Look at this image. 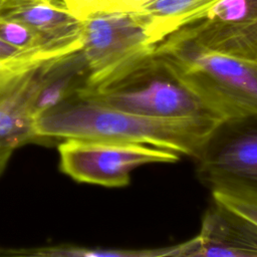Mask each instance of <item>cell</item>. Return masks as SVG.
<instances>
[{"label": "cell", "instance_id": "obj_1", "mask_svg": "<svg viewBox=\"0 0 257 257\" xmlns=\"http://www.w3.org/2000/svg\"><path fill=\"white\" fill-rule=\"evenodd\" d=\"M221 122L147 117L74 95L37 116L33 130L35 138L140 143L197 159Z\"/></svg>", "mask_w": 257, "mask_h": 257}, {"label": "cell", "instance_id": "obj_2", "mask_svg": "<svg viewBox=\"0 0 257 257\" xmlns=\"http://www.w3.org/2000/svg\"><path fill=\"white\" fill-rule=\"evenodd\" d=\"M166 36L152 17L139 10L86 16L82 19L80 51L88 76L85 87L76 94L103 90L155 52Z\"/></svg>", "mask_w": 257, "mask_h": 257}, {"label": "cell", "instance_id": "obj_3", "mask_svg": "<svg viewBox=\"0 0 257 257\" xmlns=\"http://www.w3.org/2000/svg\"><path fill=\"white\" fill-rule=\"evenodd\" d=\"M156 50L223 121L257 117V61L186 42H161Z\"/></svg>", "mask_w": 257, "mask_h": 257}, {"label": "cell", "instance_id": "obj_4", "mask_svg": "<svg viewBox=\"0 0 257 257\" xmlns=\"http://www.w3.org/2000/svg\"><path fill=\"white\" fill-rule=\"evenodd\" d=\"M75 95L147 117L223 121L158 50L103 90Z\"/></svg>", "mask_w": 257, "mask_h": 257}, {"label": "cell", "instance_id": "obj_5", "mask_svg": "<svg viewBox=\"0 0 257 257\" xmlns=\"http://www.w3.org/2000/svg\"><path fill=\"white\" fill-rule=\"evenodd\" d=\"M60 170L80 183L108 188L127 186L137 168L173 164L181 155L171 150L131 142L64 140L58 146Z\"/></svg>", "mask_w": 257, "mask_h": 257}, {"label": "cell", "instance_id": "obj_6", "mask_svg": "<svg viewBox=\"0 0 257 257\" xmlns=\"http://www.w3.org/2000/svg\"><path fill=\"white\" fill-rule=\"evenodd\" d=\"M162 42L192 45L257 61V0H219Z\"/></svg>", "mask_w": 257, "mask_h": 257}, {"label": "cell", "instance_id": "obj_7", "mask_svg": "<svg viewBox=\"0 0 257 257\" xmlns=\"http://www.w3.org/2000/svg\"><path fill=\"white\" fill-rule=\"evenodd\" d=\"M197 160L207 187L240 186L257 192V117L222 121Z\"/></svg>", "mask_w": 257, "mask_h": 257}, {"label": "cell", "instance_id": "obj_8", "mask_svg": "<svg viewBox=\"0 0 257 257\" xmlns=\"http://www.w3.org/2000/svg\"><path fill=\"white\" fill-rule=\"evenodd\" d=\"M52 59L43 62L0 96V175L12 153L35 138L33 102Z\"/></svg>", "mask_w": 257, "mask_h": 257}, {"label": "cell", "instance_id": "obj_9", "mask_svg": "<svg viewBox=\"0 0 257 257\" xmlns=\"http://www.w3.org/2000/svg\"><path fill=\"white\" fill-rule=\"evenodd\" d=\"M1 16L27 24L58 54H68L81 48L82 19L62 0L28 1L5 8Z\"/></svg>", "mask_w": 257, "mask_h": 257}, {"label": "cell", "instance_id": "obj_10", "mask_svg": "<svg viewBox=\"0 0 257 257\" xmlns=\"http://www.w3.org/2000/svg\"><path fill=\"white\" fill-rule=\"evenodd\" d=\"M195 238V256H257V226L216 202Z\"/></svg>", "mask_w": 257, "mask_h": 257}, {"label": "cell", "instance_id": "obj_11", "mask_svg": "<svg viewBox=\"0 0 257 257\" xmlns=\"http://www.w3.org/2000/svg\"><path fill=\"white\" fill-rule=\"evenodd\" d=\"M87 76L86 63L80 49L53 58L33 102L34 119L83 89Z\"/></svg>", "mask_w": 257, "mask_h": 257}, {"label": "cell", "instance_id": "obj_12", "mask_svg": "<svg viewBox=\"0 0 257 257\" xmlns=\"http://www.w3.org/2000/svg\"><path fill=\"white\" fill-rule=\"evenodd\" d=\"M217 1L219 0H152L138 10L152 17L169 35L187 19Z\"/></svg>", "mask_w": 257, "mask_h": 257}, {"label": "cell", "instance_id": "obj_13", "mask_svg": "<svg viewBox=\"0 0 257 257\" xmlns=\"http://www.w3.org/2000/svg\"><path fill=\"white\" fill-rule=\"evenodd\" d=\"M49 59L51 58L20 50L0 38V96Z\"/></svg>", "mask_w": 257, "mask_h": 257}, {"label": "cell", "instance_id": "obj_14", "mask_svg": "<svg viewBox=\"0 0 257 257\" xmlns=\"http://www.w3.org/2000/svg\"><path fill=\"white\" fill-rule=\"evenodd\" d=\"M0 38L8 44L26 52L49 58L62 56L56 53L33 28L13 18L0 16Z\"/></svg>", "mask_w": 257, "mask_h": 257}, {"label": "cell", "instance_id": "obj_15", "mask_svg": "<svg viewBox=\"0 0 257 257\" xmlns=\"http://www.w3.org/2000/svg\"><path fill=\"white\" fill-rule=\"evenodd\" d=\"M213 201L239 214L257 226V192L240 186L212 189Z\"/></svg>", "mask_w": 257, "mask_h": 257}, {"label": "cell", "instance_id": "obj_16", "mask_svg": "<svg viewBox=\"0 0 257 257\" xmlns=\"http://www.w3.org/2000/svg\"><path fill=\"white\" fill-rule=\"evenodd\" d=\"M79 18L99 12L134 11L152 0H62Z\"/></svg>", "mask_w": 257, "mask_h": 257}, {"label": "cell", "instance_id": "obj_17", "mask_svg": "<svg viewBox=\"0 0 257 257\" xmlns=\"http://www.w3.org/2000/svg\"><path fill=\"white\" fill-rule=\"evenodd\" d=\"M28 1H33V0H4V3H5V8H7V7H10V6L25 3V2H28Z\"/></svg>", "mask_w": 257, "mask_h": 257}, {"label": "cell", "instance_id": "obj_18", "mask_svg": "<svg viewBox=\"0 0 257 257\" xmlns=\"http://www.w3.org/2000/svg\"><path fill=\"white\" fill-rule=\"evenodd\" d=\"M4 8H5L4 0H0V16L2 15V13H3V11H4Z\"/></svg>", "mask_w": 257, "mask_h": 257}]
</instances>
